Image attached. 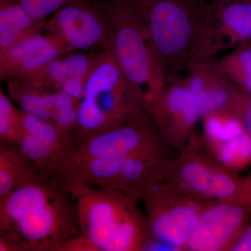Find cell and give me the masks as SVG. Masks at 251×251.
Listing matches in <instances>:
<instances>
[{
    "instance_id": "obj_1",
    "label": "cell",
    "mask_w": 251,
    "mask_h": 251,
    "mask_svg": "<svg viewBox=\"0 0 251 251\" xmlns=\"http://www.w3.org/2000/svg\"><path fill=\"white\" fill-rule=\"evenodd\" d=\"M80 234L72 193L40 176L0 201V251H61Z\"/></svg>"
},
{
    "instance_id": "obj_2",
    "label": "cell",
    "mask_w": 251,
    "mask_h": 251,
    "mask_svg": "<svg viewBox=\"0 0 251 251\" xmlns=\"http://www.w3.org/2000/svg\"><path fill=\"white\" fill-rule=\"evenodd\" d=\"M167 77L188 71L211 0H128Z\"/></svg>"
},
{
    "instance_id": "obj_3",
    "label": "cell",
    "mask_w": 251,
    "mask_h": 251,
    "mask_svg": "<svg viewBox=\"0 0 251 251\" xmlns=\"http://www.w3.org/2000/svg\"><path fill=\"white\" fill-rule=\"evenodd\" d=\"M77 205L80 234L96 251H144L149 239L138 198L111 188H69Z\"/></svg>"
},
{
    "instance_id": "obj_4",
    "label": "cell",
    "mask_w": 251,
    "mask_h": 251,
    "mask_svg": "<svg viewBox=\"0 0 251 251\" xmlns=\"http://www.w3.org/2000/svg\"><path fill=\"white\" fill-rule=\"evenodd\" d=\"M111 35V51L144 109L151 112L167 86L128 0H97Z\"/></svg>"
},
{
    "instance_id": "obj_5",
    "label": "cell",
    "mask_w": 251,
    "mask_h": 251,
    "mask_svg": "<svg viewBox=\"0 0 251 251\" xmlns=\"http://www.w3.org/2000/svg\"><path fill=\"white\" fill-rule=\"evenodd\" d=\"M144 111L146 110L111 51H100L86 79L74 140L78 143Z\"/></svg>"
},
{
    "instance_id": "obj_6",
    "label": "cell",
    "mask_w": 251,
    "mask_h": 251,
    "mask_svg": "<svg viewBox=\"0 0 251 251\" xmlns=\"http://www.w3.org/2000/svg\"><path fill=\"white\" fill-rule=\"evenodd\" d=\"M166 182L203 202L251 196V176L243 178L223 164L197 130L176 154Z\"/></svg>"
},
{
    "instance_id": "obj_7",
    "label": "cell",
    "mask_w": 251,
    "mask_h": 251,
    "mask_svg": "<svg viewBox=\"0 0 251 251\" xmlns=\"http://www.w3.org/2000/svg\"><path fill=\"white\" fill-rule=\"evenodd\" d=\"M149 239L145 251H184L204 206L165 182L145 191Z\"/></svg>"
},
{
    "instance_id": "obj_8",
    "label": "cell",
    "mask_w": 251,
    "mask_h": 251,
    "mask_svg": "<svg viewBox=\"0 0 251 251\" xmlns=\"http://www.w3.org/2000/svg\"><path fill=\"white\" fill-rule=\"evenodd\" d=\"M245 44H251V0H211L189 69Z\"/></svg>"
},
{
    "instance_id": "obj_9",
    "label": "cell",
    "mask_w": 251,
    "mask_h": 251,
    "mask_svg": "<svg viewBox=\"0 0 251 251\" xmlns=\"http://www.w3.org/2000/svg\"><path fill=\"white\" fill-rule=\"evenodd\" d=\"M44 29L59 36L72 52L111 49L108 22L97 0H73L49 18Z\"/></svg>"
},
{
    "instance_id": "obj_10",
    "label": "cell",
    "mask_w": 251,
    "mask_h": 251,
    "mask_svg": "<svg viewBox=\"0 0 251 251\" xmlns=\"http://www.w3.org/2000/svg\"><path fill=\"white\" fill-rule=\"evenodd\" d=\"M251 220V196L207 203L184 251H228Z\"/></svg>"
},
{
    "instance_id": "obj_11",
    "label": "cell",
    "mask_w": 251,
    "mask_h": 251,
    "mask_svg": "<svg viewBox=\"0 0 251 251\" xmlns=\"http://www.w3.org/2000/svg\"><path fill=\"white\" fill-rule=\"evenodd\" d=\"M163 142L151 115L144 111L123 123L80 140L75 145L73 156L125 158Z\"/></svg>"
},
{
    "instance_id": "obj_12",
    "label": "cell",
    "mask_w": 251,
    "mask_h": 251,
    "mask_svg": "<svg viewBox=\"0 0 251 251\" xmlns=\"http://www.w3.org/2000/svg\"><path fill=\"white\" fill-rule=\"evenodd\" d=\"M150 115L165 143L177 153L202 120L186 77L181 75L167 80L166 90Z\"/></svg>"
},
{
    "instance_id": "obj_13",
    "label": "cell",
    "mask_w": 251,
    "mask_h": 251,
    "mask_svg": "<svg viewBox=\"0 0 251 251\" xmlns=\"http://www.w3.org/2000/svg\"><path fill=\"white\" fill-rule=\"evenodd\" d=\"M177 152L166 143L125 158H112L105 188L140 200L147 190L165 182Z\"/></svg>"
},
{
    "instance_id": "obj_14",
    "label": "cell",
    "mask_w": 251,
    "mask_h": 251,
    "mask_svg": "<svg viewBox=\"0 0 251 251\" xmlns=\"http://www.w3.org/2000/svg\"><path fill=\"white\" fill-rule=\"evenodd\" d=\"M69 52L72 50L57 34L46 29L39 31L0 53V80H29Z\"/></svg>"
},
{
    "instance_id": "obj_15",
    "label": "cell",
    "mask_w": 251,
    "mask_h": 251,
    "mask_svg": "<svg viewBox=\"0 0 251 251\" xmlns=\"http://www.w3.org/2000/svg\"><path fill=\"white\" fill-rule=\"evenodd\" d=\"M188 72L186 78L188 87L202 118L209 112L228 108L230 83L211 64L195 66Z\"/></svg>"
},
{
    "instance_id": "obj_16",
    "label": "cell",
    "mask_w": 251,
    "mask_h": 251,
    "mask_svg": "<svg viewBox=\"0 0 251 251\" xmlns=\"http://www.w3.org/2000/svg\"><path fill=\"white\" fill-rule=\"evenodd\" d=\"M100 52L74 51L63 54L50 63L35 76L25 80L44 90L59 91L68 81L86 80Z\"/></svg>"
},
{
    "instance_id": "obj_17",
    "label": "cell",
    "mask_w": 251,
    "mask_h": 251,
    "mask_svg": "<svg viewBox=\"0 0 251 251\" xmlns=\"http://www.w3.org/2000/svg\"><path fill=\"white\" fill-rule=\"evenodd\" d=\"M19 0H0V53L24 38L44 30Z\"/></svg>"
},
{
    "instance_id": "obj_18",
    "label": "cell",
    "mask_w": 251,
    "mask_h": 251,
    "mask_svg": "<svg viewBox=\"0 0 251 251\" xmlns=\"http://www.w3.org/2000/svg\"><path fill=\"white\" fill-rule=\"evenodd\" d=\"M40 176L17 145L1 143L0 201L16 188L34 181Z\"/></svg>"
},
{
    "instance_id": "obj_19",
    "label": "cell",
    "mask_w": 251,
    "mask_h": 251,
    "mask_svg": "<svg viewBox=\"0 0 251 251\" xmlns=\"http://www.w3.org/2000/svg\"><path fill=\"white\" fill-rule=\"evenodd\" d=\"M211 65L231 83L251 92V44H242Z\"/></svg>"
},
{
    "instance_id": "obj_20",
    "label": "cell",
    "mask_w": 251,
    "mask_h": 251,
    "mask_svg": "<svg viewBox=\"0 0 251 251\" xmlns=\"http://www.w3.org/2000/svg\"><path fill=\"white\" fill-rule=\"evenodd\" d=\"M9 96L21 110L52 122L53 111L49 91L42 90L23 79H12L8 84Z\"/></svg>"
},
{
    "instance_id": "obj_21",
    "label": "cell",
    "mask_w": 251,
    "mask_h": 251,
    "mask_svg": "<svg viewBox=\"0 0 251 251\" xmlns=\"http://www.w3.org/2000/svg\"><path fill=\"white\" fill-rule=\"evenodd\" d=\"M208 148L223 164L232 171H242L251 164V136L246 131Z\"/></svg>"
},
{
    "instance_id": "obj_22",
    "label": "cell",
    "mask_w": 251,
    "mask_h": 251,
    "mask_svg": "<svg viewBox=\"0 0 251 251\" xmlns=\"http://www.w3.org/2000/svg\"><path fill=\"white\" fill-rule=\"evenodd\" d=\"M22 133L21 110L14 106L12 99L0 91V140L1 143L16 145Z\"/></svg>"
},
{
    "instance_id": "obj_23",
    "label": "cell",
    "mask_w": 251,
    "mask_h": 251,
    "mask_svg": "<svg viewBox=\"0 0 251 251\" xmlns=\"http://www.w3.org/2000/svg\"><path fill=\"white\" fill-rule=\"evenodd\" d=\"M230 83L231 100L228 108L237 115L251 136V92Z\"/></svg>"
},
{
    "instance_id": "obj_24",
    "label": "cell",
    "mask_w": 251,
    "mask_h": 251,
    "mask_svg": "<svg viewBox=\"0 0 251 251\" xmlns=\"http://www.w3.org/2000/svg\"><path fill=\"white\" fill-rule=\"evenodd\" d=\"M73 0H19L36 21L46 23L57 10Z\"/></svg>"
},
{
    "instance_id": "obj_25",
    "label": "cell",
    "mask_w": 251,
    "mask_h": 251,
    "mask_svg": "<svg viewBox=\"0 0 251 251\" xmlns=\"http://www.w3.org/2000/svg\"><path fill=\"white\" fill-rule=\"evenodd\" d=\"M228 251H251V220Z\"/></svg>"
}]
</instances>
